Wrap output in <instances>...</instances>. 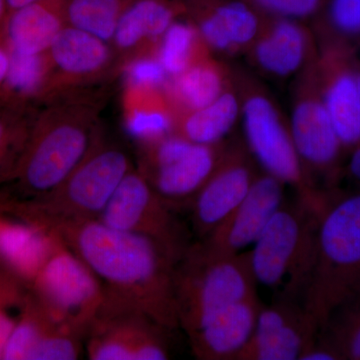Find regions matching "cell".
I'll list each match as a JSON object with an SVG mask.
<instances>
[{
	"instance_id": "d590c367",
	"label": "cell",
	"mask_w": 360,
	"mask_h": 360,
	"mask_svg": "<svg viewBox=\"0 0 360 360\" xmlns=\"http://www.w3.org/2000/svg\"><path fill=\"white\" fill-rule=\"evenodd\" d=\"M23 122L14 116L0 115V165L13 153L20 156L22 153L32 127Z\"/></svg>"
},
{
	"instance_id": "484cf974",
	"label": "cell",
	"mask_w": 360,
	"mask_h": 360,
	"mask_svg": "<svg viewBox=\"0 0 360 360\" xmlns=\"http://www.w3.org/2000/svg\"><path fill=\"white\" fill-rule=\"evenodd\" d=\"M129 90L124 129L131 139L143 143L174 134L176 113L165 89Z\"/></svg>"
},
{
	"instance_id": "74e56055",
	"label": "cell",
	"mask_w": 360,
	"mask_h": 360,
	"mask_svg": "<svg viewBox=\"0 0 360 360\" xmlns=\"http://www.w3.org/2000/svg\"><path fill=\"white\" fill-rule=\"evenodd\" d=\"M9 49L8 45L0 44V87L4 86V82L9 68Z\"/></svg>"
},
{
	"instance_id": "30bf717a",
	"label": "cell",
	"mask_w": 360,
	"mask_h": 360,
	"mask_svg": "<svg viewBox=\"0 0 360 360\" xmlns=\"http://www.w3.org/2000/svg\"><path fill=\"white\" fill-rule=\"evenodd\" d=\"M168 331L146 312L105 290L84 347L91 360H165L170 357Z\"/></svg>"
},
{
	"instance_id": "ba28073f",
	"label": "cell",
	"mask_w": 360,
	"mask_h": 360,
	"mask_svg": "<svg viewBox=\"0 0 360 360\" xmlns=\"http://www.w3.org/2000/svg\"><path fill=\"white\" fill-rule=\"evenodd\" d=\"M225 148L224 142L198 144L172 134L139 143L135 167L153 191L177 212L191 205L219 165Z\"/></svg>"
},
{
	"instance_id": "ac0fdd59",
	"label": "cell",
	"mask_w": 360,
	"mask_h": 360,
	"mask_svg": "<svg viewBox=\"0 0 360 360\" xmlns=\"http://www.w3.org/2000/svg\"><path fill=\"white\" fill-rule=\"evenodd\" d=\"M180 1L206 46L224 53L248 51L269 18L243 0Z\"/></svg>"
},
{
	"instance_id": "d6986e66",
	"label": "cell",
	"mask_w": 360,
	"mask_h": 360,
	"mask_svg": "<svg viewBox=\"0 0 360 360\" xmlns=\"http://www.w3.org/2000/svg\"><path fill=\"white\" fill-rule=\"evenodd\" d=\"M60 243L51 229L0 205V269L30 288Z\"/></svg>"
},
{
	"instance_id": "f35d334b",
	"label": "cell",
	"mask_w": 360,
	"mask_h": 360,
	"mask_svg": "<svg viewBox=\"0 0 360 360\" xmlns=\"http://www.w3.org/2000/svg\"><path fill=\"white\" fill-rule=\"evenodd\" d=\"M35 0H6L7 7L9 11H14V9L20 8L26 6V4H32Z\"/></svg>"
},
{
	"instance_id": "7a4b0ae2",
	"label": "cell",
	"mask_w": 360,
	"mask_h": 360,
	"mask_svg": "<svg viewBox=\"0 0 360 360\" xmlns=\"http://www.w3.org/2000/svg\"><path fill=\"white\" fill-rule=\"evenodd\" d=\"M49 98L32 123L13 172L21 191L32 198L56 188L103 134L99 122L103 96L75 89Z\"/></svg>"
},
{
	"instance_id": "7402d4cb",
	"label": "cell",
	"mask_w": 360,
	"mask_h": 360,
	"mask_svg": "<svg viewBox=\"0 0 360 360\" xmlns=\"http://www.w3.org/2000/svg\"><path fill=\"white\" fill-rule=\"evenodd\" d=\"M182 15L180 0H129L111 44L115 52L127 56L155 49L168 27Z\"/></svg>"
},
{
	"instance_id": "9c48e42d",
	"label": "cell",
	"mask_w": 360,
	"mask_h": 360,
	"mask_svg": "<svg viewBox=\"0 0 360 360\" xmlns=\"http://www.w3.org/2000/svg\"><path fill=\"white\" fill-rule=\"evenodd\" d=\"M28 288L52 319L84 338L105 297L103 284L61 239Z\"/></svg>"
},
{
	"instance_id": "ffe728a7",
	"label": "cell",
	"mask_w": 360,
	"mask_h": 360,
	"mask_svg": "<svg viewBox=\"0 0 360 360\" xmlns=\"http://www.w3.org/2000/svg\"><path fill=\"white\" fill-rule=\"evenodd\" d=\"M248 51L260 70L278 77L298 75L319 53L309 28L290 18H267Z\"/></svg>"
},
{
	"instance_id": "8992f818",
	"label": "cell",
	"mask_w": 360,
	"mask_h": 360,
	"mask_svg": "<svg viewBox=\"0 0 360 360\" xmlns=\"http://www.w3.org/2000/svg\"><path fill=\"white\" fill-rule=\"evenodd\" d=\"M127 149L103 134L84 160L51 193L11 205L32 217L51 219H97L130 170Z\"/></svg>"
},
{
	"instance_id": "44dd1931",
	"label": "cell",
	"mask_w": 360,
	"mask_h": 360,
	"mask_svg": "<svg viewBox=\"0 0 360 360\" xmlns=\"http://www.w3.org/2000/svg\"><path fill=\"white\" fill-rule=\"evenodd\" d=\"M262 304L257 295L232 303L187 335L195 359L236 360L252 335Z\"/></svg>"
},
{
	"instance_id": "d4e9b609",
	"label": "cell",
	"mask_w": 360,
	"mask_h": 360,
	"mask_svg": "<svg viewBox=\"0 0 360 360\" xmlns=\"http://www.w3.org/2000/svg\"><path fill=\"white\" fill-rule=\"evenodd\" d=\"M240 113V97L233 84L205 108L176 117L174 134L194 143H220Z\"/></svg>"
},
{
	"instance_id": "8d00e7d4",
	"label": "cell",
	"mask_w": 360,
	"mask_h": 360,
	"mask_svg": "<svg viewBox=\"0 0 360 360\" xmlns=\"http://www.w3.org/2000/svg\"><path fill=\"white\" fill-rule=\"evenodd\" d=\"M348 174L360 186V143L352 150L347 165Z\"/></svg>"
},
{
	"instance_id": "4fadbf2b",
	"label": "cell",
	"mask_w": 360,
	"mask_h": 360,
	"mask_svg": "<svg viewBox=\"0 0 360 360\" xmlns=\"http://www.w3.org/2000/svg\"><path fill=\"white\" fill-rule=\"evenodd\" d=\"M357 63L345 40L326 39L316 59L322 99L343 149L360 143V94Z\"/></svg>"
},
{
	"instance_id": "2e32d148",
	"label": "cell",
	"mask_w": 360,
	"mask_h": 360,
	"mask_svg": "<svg viewBox=\"0 0 360 360\" xmlns=\"http://www.w3.org/2000/svg\"><path fill=\"white\" fill-rule=\"evenodd\" d=\"M285 184L266 172L257 174L245 200L205 238V250L222 255L240 253L255 245L276 210L283 205Z\"/></svg>"
},
{
	"instance_id": "ab89813d",
	"label": "cell",
	"mask_w": 360,
	"mask_h": 360,
	"mask_svg": "<svg viewBox=\"0 0 360 360\" xmlns=\"http://www.w3.org/2000/svg\"><path fill=\"white\" fill-rule=\"evenodd\" d=\"M7 14H8V7H7L6 0H0V25H4Z\"/></svg>"
},
{
	"instance_id": "277c9868",
	"label": "cell",
	"mask_w": 360,
	"mask_h": 360,
	"mask_svg": "<svg viewBox=\"0 0 360 360\" xmlns=\"http://www.w3.org/2000/svg\"><path fill=\"white\" fill-rule=\"evenodd\" d=\"M257 286L250 251L217 255L191 243L175 265L179 328L189 335L224 307L257 295Z\"/></svg>"
},
{
	"instance_id": "e0dca14e",
	"label": "cell",
	"mask_w": 360,
	"mask_h": 360,
	"mask_svg": "<svg viewBox=\"0 0 360 360\" xmlns=\"http://www.w3.org/2000/svg\"><path fill=\"white\" fill-rule=\"evenodd\" d=\"M47 54L52 65L47 97L96 82L115 65L112 44L68 25L58 33Z\"/></svg>"
},
{
	"instance_id": "f546056e",
	"label": "cell",
	"mask_w": 360,
	"mask_h": 360,
	"mask_svg": "<svg viewBox=\"0 0 360 360\" xmlns=\"http://www.w3.org/2000/svg\"><path fill=\"white\" fill-rule=\"evenodd\" d=\"M129 0H68L66 25L112 42L118 20Z\"/></svg>"
},
{
	"instance_id": "cb8c5ba5",
	"label": "cell",
	"mask_w": 360,
	"mask_h": 360,
	"mask_svg": "<svg viewBox=\"0 0 360 360\" xmlns=\"http://www.w3.org/2000/svg\"><path fill=\"white\" fill-rule=\"evenodd\" d=\"M232 84L229 70L207 56L169 79L165 92L179 117L212 103Z\"/></svg>"
},
{
	"instance_id": "1f68e13d",
	"label": "cell",
	"mask_w": 360,
	"mask_h": 360,
	"mask_svg": "<svg viewBox=\"0 0 360 360\" xmlns=\"http://www.w3.org/2000/svg\"><path fill=\"white\" fill-rule=\"evenodd\" d=\"M155 49L139 52L132 56V58L125 61L122 71L127 89H167L169 77L156 56Z\"/></svg>"
},
{
	"instance_id": "3957f363",
	"label": "cell",
	"mask_w": 360,
	"mask_h": 360,
	"mask_svg": "<svg viewBox=\"0 0 360 360\" xmlns=\"http://www.w3.org/2000/svg\"><path fill=\"white\" fill-rule=\"evenodd\" d=\"M360 288V193L329 200L319 214L314 264L302 302L319 329Z\"/></svg>"
},
{
	"instance_id": "e575fe53",
	"label": "cell",
	"mask_w": 360,
	"mask_h": 360,
	"mask_svg": "<svg viewBox=\"0 0 360 360\" xmlns=\"http://www.w3.org/2000/svg\"><path fill=\"white\" fill-rule=\"evenodd\" d=\"M266 18L300 20L316 18L326 0H243Z\"/></svg>"
},
{
	"instance_id": "d6a6232c",
	"label": "cell",
	"mask_w": 360,
	"mask_h": 360,
	"mask_svg": "<svg viewBox=\"0 0 360 360\" xmlns=\"http://www.w3.org/2000/svg\"><path fill=\"white\" fill-rule=\"evenodd\" d=\"M84 347V338L82 335L54 321L28 360H75L80 359Z\"/></svg>"
},
{
	"instance_id": "f1b7e54d",
	"label": "cell",
	"mask_w": 360,
	"mask_h": 360,
	"mask_svg": "<svg viewBox=\"0 0 360 360\" xmlns=\"http://www.w3.org/2000/svg\"><path fill=\"white\" fill-rule=\"evenodd\" d=\"M9 68L4 89L15 98L46 96L52 65L49 54H26L9 49Z\"/></svg>"
},
{
	"instance_id": "603a6c76",
	"label": "cell",
	"mask_w": 360,
	"mask_h": 360,
	"mask_svg": "<svg viewBox=\"0 0 360 360\" xmlns=\"http://www.w3.org/2000/svg\"><path fill=\"white\" fill-rule=\"evenodd\" d=\"M68 0H35L9 11L4 22L11 51L26 54L46 53L66 25Z\"/></svg>"
},
{
	"instance_id": "8fae6325",
	"label": "cell",
	"mask_w": 360,
	"mask_h": 360,
	"mask_svg": "<svg viewBox=\"0 0 360 360\" xmlns=\"http://www.w3.org/2000/svg\"><path fill=\"white\" fill-rule=\"evenodd\" d=\"M104 224L160 243L177 262L191 245L188 231L136 167L123 179L99 217Z\"/></svg>"
},
{
	"instance_id": "83f0119b",
	"label": "cell",
	"mask_w": 360,
	"mask_h": 360,
	"mask_svg": "<svg viewBox=\"0 0 360 360\" xmlns=\"http://www.w3.org/2000/svg\"><path fill=\"white\" fill-rule=\"evenodd\" d=\"M317 340L330 348L338 360H360V288L331 312Z\"/></svg>"
},
{
	"instance_id": "4dcf8cb0",
	"label": "cell",
	"mask_w": 360,
	"mask_h": 360,
	"mask_svg": "<svg viewBox=\"0 0 360 360\" xmlns=\"http://www.w3.org/2000/svg\"><path fill=\"white\" fill-rule=\"evenodd\" d=\"M54 321L33 297L28 288L20 316L7 340L2 359L28 360L33 349L44 340Z\"/></svg>"
},
{
	"instance_id": "5b68a950",
	"label": "cell",
	"mask_w": 360,
	"mask_h": 360,
	"mask_svg": "<svg viewBox=\"0 0 360 360\" xmlns=\"http://www.w3.org/2000/svg\"><path fill=\"white\" fill-rule=\"evenodd\" d=\"M297 198L283 203L250 251L257 284L302 300L314 264L319 214Z\"/></svg>"
},
{
	"instance_id": "60d3db41",
	"label": "cell",
	"mask_w": 360,
	"mask_h": 360,
	"mask_svg": "<svg viewBox=\"0 0 360 360\" xmlns=\"http://www.w3.org/2000/svg\"><path fill=\"white\" fill-rule=\"evenodd\" d=\"M357 85H359V94H360V65H357L356 71Z\"/></svg>"
},
{
	"instance_id": "5bb4252c",
	"label": "cell",
	"mask_w": 360,
	"mask_h": 360,
	"mask_svg": "<svg viewBox=\"0 0 360 360\" xmlns=\"http://www.w3.org/2000/svg\"><path fill=\"white\" fill-rule=\"evenodd\" d=\"M319 331L300 300L278 297L262 304L252 335L236 360H300Z\"/></svg>"
},
{
	"instance_id": "4316f807",
	"label": "cell",
	"mask_w": 360,
	"mask_h": 360,
	"mask_svg": "<svg viewBox=\"0 0 360 360\" xmlns=\"http://www.w3.org/2000/svg\"><path fill=\"white\" fill-rule=\"evenodd\" d=\"M155 52L172 79L196 61L210 56V49L191 20H176L161 37Z\"/></svg>"
},
{
	"instance_id": "52a82bcc",
	"label": "cell",
	"mask_w": 360,
	"mask_h": 360,
	"mask_svg": "<svg viewBox=\"0 0 360 360\" xmlns=\"http://www.w3.org/2000/svg\"><path fill=\"white\" fill-rule=\"evenodd\" d=\"M238 78L241 115L250 153L266 174L292 186L297 198L319 212L328 196L312 184L296 149L290 125L262 87L246 77L238 75Z\"/></svg>"
},
{
	"instance_id": "9a60e30c",
	"label": "cell",
	"mask_w": 360,
	"mask_h": 360,
	"mask_svg": "<svg viewBox=\"0 0 360 360\" xmlns=\"http://www.w3.org/2000/svg\"><path fill=\"white\" fill-rule=\"evenodd\" d=\"M257 175L243 146L225 148L219 165L188 206L198 239L217 229L245 200Z\"/></svg>"
},
{
	"instance_id": "836d02e7",
	"label": "cell",
	"mask_w": 360,
	"mask_h": 360,
	"mask_svg": "<svg viewBox=\"0 0 360 360\" xmlns=\"http://www.w3.org/2000/svg\"><path fill=\"white\" fill-rule=\"evenodd\" d=\"M324 32H333L326 39L345 40L360 37V0H326L321 13Z\"/></svg>"
},
{
	"instance_id": "6da1fadb",
	"label": "cell",
	"mask_w": 360,
	"mask_h": 360,
	"mask_svg": "<svg viewBox=\"0 0 360 360\" xmlns=\"http://www.w3.org/2000/svg\"><path fill=\"white\" fill-rule=\"evenodd\" d=\"M53 231L112 293L169 330L179 328L175 303L177 259L160 243L97 219L25 214Z\"/></svg>"
},
{
	"instance_id": "7c38bea8",
	"label": "cell",
	"mask_w": 360,
	"mask_h": 360,
	"mask_svg": "<svg viewBox=\"0 0 360 360\" xmlns=\"http://www.w3.org/2000/svg\"><path fill=\"white\" fill-rule=\"evenodd\" d=\"M317 56L298 73L290 129L307 174L314 170L333 174L343 146L322 99L317 77Z\"/></svg>"
}]
</instances>
